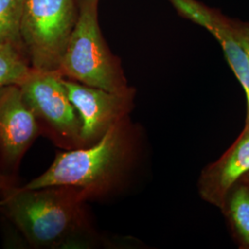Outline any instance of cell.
<instances>
[{"instance_id": "6da1fadb", "label": "cell", "mask_w": 249, "mask_h": 249, "mask_svg": "<svg viewBox=\"0 0 249 249\" xmlns=\"http://www.w3.org/2000/svg\"><path fill=\"white\" fill-rule=\"evenodd\" d=\"M85 197L74 187H12L0 198V213L33 247L59 248L80 226Z\"/></svg>"}, {"instance_id": "7a4b0ae2", "label": "cell", "mask_w": 249, "mask_h": 249, "mask_svg": "<svg viewBox=\"0 0 249 249\" xmlns=\"http://www.w3.org/2000/svg\"><path fill=\"white\" fill-rule=\"evenodd\" d=\"M123 152L124 135L120 120L96 142L57 152L48 169L21 187H74L87 197L107 187L120 164Z\"/></svg>"}, {"instance_id": "3957f363", "label": "cell", "mask_w": 249, "mask_h": 249, "mask_svg": "<svg viewBox=\"0 0 249 249\" xmlns=\"http://www.w3.org/2000/svg\"><path fill=\"white\" fill-rule=\"evenodd\" d=\"M98 0H80L76 25L64 53L63 77L111 92H130L118 59L110 52L98 23Z\"/></svg>"}, {"instance_id": "277c9868", "label": "cell", "mask_w": 249, "mask_h": 249, "mask_svg": "<svg viewBox=\"0 0 249 249\" xmlns=\"http://www.w3.org/2000/svg\"><path fill=\"white\" fill-rule=\"evenodd\" d=\"M78 12L75 0H24L19 32L33 69L59 71Z\"/></svg>"}, {"instance_id": "5b68a950", "label": "cell", "mask_w": 249, "mask_h": 249, "mask_svg": "<svg viewBox=\"0 0 249 249\" xmlns=\"http://www.w3.org/2000/svg\"><path fill=\"white\" fill-rule=\"evenodd\" d=\"M59 71L31 69L18 84L27 106L35 114L41 134L66 150L81 147L80 120L68 96Z\"/></svg>"}, {"instance_id": "8992f818", "label": "cell", "mask_w": 249, "mask_h": 249, "mask_svg": "<svg viewBox=\"0 0 249 249\" xmlns=\"http://www.w3.org/2000/svg\"><path fill=\"white\" fill-rule=\"evenodd\" d=\"M63 83L80 117L81 147L96 142L113 124L122 120L129 92H111L65 77Z\"/></svg>"}, {"instance_id": "52a82bcc", "label": "cell", "mask_w": 249, "mask_h": 249, "mask_svg": "<svg viewBox=\"0 0 249 249\" xmlns=\"http://www.w3.org/2000/svg\"><path fill=\"white\" fill-rule=\"evenodd\" d=\"M41 134L35 114L17 84L0 89V156L9 166L18 165Z\"/></svg>"}, {"instance_id": "ba28073f", "label": "cell", "mask_w": 249, "mask_h": 249, "mask_svg": "<svg viewBox=\"0 0 249 249\" xmlns=\"http://www.w3.org/2000/svg\"><path fill=\"white\" fill-rule=\"evenodd\" d=\"M169 1L180 15L204 27L220 43L227 62L245 90L247 98L246 128H249V54L231 26L230 18L196 0Z\"/></svg>"}, {"instance_id": "9c48e42d", "label": "cell", "mask_w": 249, "mask_h": 249, "mask_svg": "<svg viewBox=\"0 0 249 249\" xmlns=\"http://www.w3.org/2000/svg\"><path fill=\"white\" fill-rule=\"evenodd\" d=\"M249 172V128L210 171L205 185L206 196L216 204H223L231 187Z\"/></svg>"}, {"instance_id": "30bf717a", "label": "cell", "mask_w": 249, "mask_h": 249, "mask_svg": "<svg viewBox=\"0 0 249 249\" xmlns=\"http://www.w3.org/2000/svg\"><path fill=\"white\" fill-rule=\"evenodd\" d=\"M21 52L20 45L0 44V89L17 84L26 77L32 67Z\"/></svg>"}, {"instance_id": "8fae6325", "label": "cell", "mask_w": 249, "mask_h": 249, "mask_svg": "<svg viewBox=\"0 0 249 249\" xmlns=\"http://www.w3.org/2000/svg\"><path fill=\"white\" fill-rule=\"evenodd\" d=\"M24 0H0V44L22 45L20 21Z\"/></svg>"}, {"instance_id": "7c38bea8", "label": "cell", "mask_w": 249, "mask_h": 249, "mask_svg": "<svg viewBox=\"0 0 249 249\" xmlns=\"http://www.w3.org/2000/svg\"><path fill=\"white\" fill-rule=\"evenodd\" d=\"M231 221L245 245L249 247V188L237 187L230 198Z\"/></svg>"}, {"instance_id": "4fadbf2b", "label": "cell", "mask_w": 249, "mask_h": 249, "mask_svg": "<svg viewBox=\"0 0 249 249\" xmlns=\"http://www.w3.org/2000/svg\"><path fill=\"white\" fill-rule=\"evenodd\" d=\"M230 21L236 35L249 43V22H242L232 19H230Z\"/></svg>"}, {"instance_id": "5bb4252c", "label": "cell", "mask_w": 249, "mask_h": 249, "mask_svg": "<svg viewBox=\"0 0 249 249\" xmlns=\"http://www.w3.org/2000/svg\"><path fill=\"white\" fill-rule=\"evenodd\" d=\"M12 186H11V183H10L9 178L0 172V194L3 195Z\"/></svg>"}, {"instance_id": "9a60e30c", "label": "cell", "mask_w": 249, "mask_h": 249, "mask_svg": "<svg viewBox=\"0 0 249 249\" xmlns=\"http://www.w3.org/2000/svg\"><path fill=\"white\" fill-rule=\"evenodd\" d=\"M238 38L240 39L241 43L243 44V45H244V47H245V49H246V51H247V53H248V54H249V43H248L247 41H245L244 39H242V38H240L239 36H238Z\"/></svg>"}]
</instances>
